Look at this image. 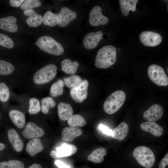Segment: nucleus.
<instances>
[{
    "instance_id": "nucleus-33",
    "label": "nucleus",
    "mask_w": 168,
    "mask_h": 168,
    "mask_svg": "<svg viewBox=\"0 0 168 168\" xmlns=\"http://www.w3.org/2000/svg\"><path fill=\"white\" fill-rule=\"evenodd\" d=\"M28 112L31 114H36L40 110L41 107L39 100L35 98H31L29 100Z\"/></svg>"
},
{
    "instance_id": "nucleus-42",
    "label": "nucleus",
    "mask_w": 168,
    "mask_h": 168,
    "mask_svg": "<svg viewBox=\"0 0 168 168\" xmlns=\"http://www.w3.org/2000/svg\"><path fill=\"white\" fill-rule=\"evenodd\" d=\"M28 168H42V167L39 164H34Z\"/></svg>"
},
{
    "instance_id": "nucleus-32",
    "label": "nucleus",
    "mask_w": 168,
    "mask_h": 168,
    "mask_svg": "<svg viewBox=\"0 0 168 168\" xmlns=\"http://www.w3.org/2000/svg\"><path fill=\"white\" fill-rule=\"evenodd\" d=\"M14 70V66L7 61L0 60V75H7L12 73Z\"/></svg>"
},
{
    "instance_id": "nucleus-29",
    "label": "nucleus",
    "mask_w": 168,
    "mask_h": 168,
    "mask_svg": "<svg viewBox=\"0 0 168 168\" xmlns=\"http://www.w3.org/2000/svg\"><path fill=\"white\" fill-rule=\"evenodd\" d=\"M64 86V82L61 79H59L56 82L54 83L50 88L51 96L54 97L62 95L63 92V88Z\"/></svg>"
},
{
    "instance_id": "nucleus-5",
    "label": "nucleus",
    "mask_w": 168,
    "mask_h": 168,
    "mask_svg": "<svg viewBox=\"0 0 168 168\" xmlns=\"http://www.w3.org/2000/svg\"><path fill=\"white\" fill-rule=\"evenodd\" d=\"M57 67L53 64H48L40 68L34 74L33 81L38 85L49 82L53 80L57 73Z\"/></svg>"
},
{
    "instance_id": "nucleus-23",
    "label": "nucleus",
    "mask_w": 168,
    "mask_h": 168,
    "mask_svg": "<svg viewBox=\"0 0 168 168\" xmlns=\"http://www.w3.org/2000/svg\"><path fill=\"white\" fill-rule=\"evenodd\" d=\"M73 110L71 105L68 103L60 102L58 105V114L59 119L66 121L72 115Z\"/></svg>"
},
{
    "instance_id": "nucleus-17",
    "label": "nucleus",
    "mask_w": 168,
    "mask_h": 168,
    "mask_svg": "<svg viewBox=\"0 0 168 168\" xmlns=\"http://www.w3.org/2000/svg\"><path fill=\"white\" fill-rule=\"evenodd\" d=\"M16 18L13 16L0 18V29L10 32L15 33L18 29L16 23Z\"/></svg>"
},
{
    "instance_id": "nucleus-37",
    "label": "nucleus",
    "mask_w": 168,
    "mask_h": 168,
    "mask_svg": "<svg viewBox=\"0 0 168 168\" xmlns=\"http://www.w3.org/2000/svg\"><path fill=\"white\" fill-rule=\"evenodd\" d=\"M40 1L37 0H26L22 4L21 8L22 10H26L37 7L41 5Z\"/></svg>"
},
{
    "instance_id": "nucleus-25",
    "label": "nucleus",
    "mask_w": 168,
    "mask_h": 168,
    "mask_svg": "<svg viewBox=\"0 0 168 168\" xmlns=\"http://www.w3.org/2000/svg\"><path fill=\"white\" fill-rule=\"evenodd\" d=\"M62 70L65 73L68 74H75L79 67L77 61L72 62L68 59H65L61 62Z\"/></svg>"
},
{
    "instance_id": "nucleus-39",
    "label": "nucleus",
    "mask_w": 168,
    "mask_h": 168,
    "mask_svg": "<svg viewBox=\"0 0 168 168\" xmlns=\"http://www.w3.org/2000/svg\"><path fill=\"white\" fill-rule=\"evenodd\" d=\"M168 165V153L165 155L160 161L159 167V168H165L166 166Z\"/></svg>"
},
{
    "instance_id": "nucleus-4",
    "label": "nucleus",
    "mask_w": 168,
    "mask_h": 168,
    "mask_svg": "<svg viewBox=\"0 0 168 168\" xmlns=\"http://www.w3.org/2000/svg\"><path fill=\"white\" fill-rule=\"evenodd\" d=\"M133 155L137 162L145 168H151L154 164V154L151 149L147 147H136L134 149Z\"/></svg>"
},
{
    "instance_id": "nucleus-7",
    "label": "nucleus",
    "mask_w": 168,
    "mask_h": 168,
    "mask_svg": "<svg viewBox=\"0 0 168 168\" xmlns=\"http://www.w3.org/2000/svg\"><path fill=\"white\" fill-rule=\"evenodd\" d=\"M88 81L84 79L78 86L72 88L70 93L72 99L75 102L81 103L86 100L87 97Z\"/></svg>"
},
{
    "instance_id": "nucleus-16",
    "label": "nucleus",
    "mask_w": 168,
    "mask_h": 168,
    "mask_svg": "<svg viewBox=\"0 0 168 168\" xmlns=\"http://www.w3.org/2000/svg\"><path fill=\"white\" fill-rule=\"evenodd\" d=\"M141 128L143 131L149 132L156 137H159L163 133V129L154 121H147L141 123Z\"/></svg>"
},
{
    "instance_id": "nucleus-21",
    "label": "nucleus",
    "mask_w": 168,
    "mask_h": 168,
    "mask_svg": "<svg viewBox=\"0 0 168 168\" xmlns=\"http://www.w3.org/2000/svg\"><path fill=\"white\" fill-rule=\"evenodd\" d=\"M9 117L12 122L18 128H22L26 124V117L21 112L16 110H10Z\"/></svg>"
},
{
    "instance_id": "nucleus-14",
    "label": "nucleus",
    "mask_w": 168,
    "mask_h": 168,
    "mask_svg": "<svg viewBox=\"0 0 168 168\" xmlns=\"http://www.w3.org/2000/svg\"><path fill=\"white\" fill-rule=\"evenodd\" d=\"M59 16L58 25L63 27L67 26L77 16V14L66 7H63L58 14Z\"/></svg>"
},
{
    "instance_id": "nucleus-2",
    "label": "nucleus",
    "mask_w": 168,
    "mask_h": 168,
    "mask_svg": "<svg viewBox=\"0 0 168 168\" xmlns=\"http://www.w3.org/2000/svg\"><path fill=\"white\" fill-rule=\"evenodd\" d=\"M35 44L42 50L54 55H60L64 52L62 45L50 36H41L37 40Z\"/></svg>"
},
{
    "instance_id": "nucleus-43",
    "label": "nucleus",
    "mask_w": 168,
    "mask_h": 168,
    "mask_svg": "<svg viewBox=\"0 0 168 168\" xmlns=\"http://www.w3.org/2000/svg\"><path fill=\"white\" fill-rule=\"evenodd\" d=\"M5 147V145L3 143H0V151L3 150Z\"/></svg>"
},
{
    "instance_id": "nucleus-36",
    "label": "nucleus",
    "mask_w": 168,
    "mask_h": 168,
    "mask_svg": "<svg viewBox=\"0 0 168 168\" xmlns=\"http://www.w3.org/2000/svg\"><path fill=\"white\" fill-rule=\"evenodd\" d=\"M0 45L8 49H12L14 46V43L8 36L0 33Z\"/></svg>"
},
{
    "instance_id": "nucleus-40",
    "label": "nucleus",
    "mask_w": 168,
    "mask_h": 168,
    "mask_svg": "<svg viewBox=\"0 0 168 168\" xmlns=\"http://www.w3.org/2000/svg\"><path fill=\"white\" fill-rule=\"evenodd\" d=\"M25 1V0H10L9 2L10 5L12 6L18 7Z\"/></svg>"
},
{
    "instance_id": "nucleus-19",
    "label": "nucleus",
    "mask_w": 168,
    "mask_h": 168,
    "mask_svg": "<svg viewBox=\"0 0 168 168\" xmlns=\"http://www.w3.org/2000/svg\"><path fill=\"white\" fill-rule=\"evenodd\" d=\"M23 13L25 15L29 16L26 20V23L29 26L35 27L41 24L43 21L42 16L37 13L33 9L25 10Z\"/></svg>"
},
{
    "instance_id": "nucleus-18",
    "label": "nucleus",
    "mask_w": 168,
    "mask_h": 168,
    "mask_svg": "<svg viewBox=\"0 0 168 168\" xmlns=\"http://www.w3.org/2000/svg\"><path fill=\"white\" fill-rule=\"evenodd\" d=\"M82 131L81 129L74 127H66L62 132V139L67 142L72 141L74 139L82 135Z\"/></svg>"
},
{
    "instance_id": "nucleus-13",
    "label": "nucleus",
    "mask_w": 168,
    "mask_h": 168,
    "mask_svg": "<svg viewBox=\"0 0 168 168\" xmlns=\"http://www.w3.org/2000/svg\"><path fill=\"white\" fill-rule=\"evenodd\" d=\"M103 35V33L100 31L88 33L83 40V44L84 47L87 49L95 48L101 40Z\"/></svg>"
},
{
    "instance_id": "nucleus-34",
    "label": "nucleus",
    "mask_w": 168,
    "mask_h": 168,
    "mask_svg": "<svg viewBox=\"0 0 168 168\" xmlns=\"http://www.w3.org/2000/svg\"><path fill=\"white\" fill-rule=\"evenodd\" d=\"M0 168H24V166L20 161L12 160L0 162Z\"/></svg>"
},
{
    "instance_id": "nucleus-6",
    "label": "nucleus",
    "mask_w": 168,
    "mask_h": 168,
    "mask_svg": "<svg viewBox=\"0 0 168 168\" xmlns=\"http://www.w3.org/2000/svg\"><path fill=\"white\" fill-rule=\"evenodd\" d=\"M148 74L151 80L156 85L165 86L168 85V77L164 69L158 65H150L148 69Z\"/></svg>"
},
{
    "instance_id": "nucleus-1",
    "label": "nucleus",
    "mask_w": 168,
    "mask_h": 168,
    "mask_svg": "<svg viewBox=\"0 0 168 168\" xmlns=\"http://www.w3.org/2000/svg\"><path fill=\"white\" fill-rule=\"evenodd\" d=\"M117 50L113 46H105L98 51L95 59V66L98 68H107L116 62Z\"/></svg>"
},
{
    "instance_id": "nucleus-3",
    "label": "nucleus",
    "mask_w": 168,
    "mask_h": 168,
    "mask_svg": "<svg viewBox=\"0 0 168 168\" xmlns=\"http://www.w3.org/2000/svg\"><path fill=\"white\" fill-rule=\"evenodd\" d=\"M126 95L124 91H116L112 93L105 101L103 109L105 112L109 114L117 112L124 104Z\"/></svg>"
},
{
    "instance_id": "nucleus-31",
    "label": "nucleus",
    "mask_w": 168,
    "mask_h": 168,
    "mask_svg": "<svg viewBox=\"0 0 168 168\" xmlns=\"http://www.w3.org/2000/svg\"><path fill=\"white\" fill-rule=\"evenodd\" d=\"M63 80L66 86L71 89L79 85L82 80L79 76L76 75H73L69 77L64 78Z\"/></svg>"
},
{
    "instance_id": "nucleus-41",
    "label": "nucleus",
    "mask_w": 168,
    "mask_h": 168,
    "mask_svg": "<svg viewBox=\"0 0 168 168\" xmlns=\"http://www.w3.org/2000/svg\"><path fill=\"white\" fill-rule=\"evenodd\" d=\"M55 163L59 168H70L69 166L59 160H56Z\"/></svg>"
},
{
    "instance_id": "nucleus-44",
    "label": "nucleus",
    "mask_w": 168,
    "mask_h": 168,
    "mask_svg": "<svg viewBox=\"0 0 168 168\" xmlns=\"http://www.w3.org/2000/svg\"><path fill=\"white\" fill-rule=\"evenodd\" d=\"M0 116H1V114H0Z\"/></svg>"
},
{
    "instance_id": "nucleus-38",
    "label": "nucleus",
    "mask_w": 168,
    "mask_h": 168,
    "mask_svg": "<svg viewBox=\"0 0 168 168\" xmlns=\"http://www.w3.org/2000/svg\"><path fill=\"white\" fill-rule=\"evenodd\" d=\"M99 128L103 133L111 136L112 130L109 129L107 126L100 124L99 125Z\"/></svg>"
},
{
    "instance_id": "nucleus-12",
    "label": "nucleus",
    "mask_w": 168,
    "mask_h": 168,
    "mask_svg": "<svg viewBox=\"0 0 168 168\" xmlns=\"http://www.w3.org/2000/svg\"><path fill=\"white\" fill-rule=\"evenodd\" d=\"M163 112V108L161 105L153 104L144 112L143 117L145 120L148 121H156L162 117Z\"/></svg>"
},
{
    "instance_id": "nucleus-15",
    "label": "nucleus",
    "mask_w": 168,
    "mask_h": 168,
    "mask_svg": "<svg viewBox=\"0 0 168 168\" xmlns=\"http://www.w3.org/2000/svg\"><path fill=\"white\" fill-rule=\"evenodd\" d=\"M7 135L8 140L15 151L18 152L22 151L24 147V142L15 129H9Z\"/></svg>"
},
{
    "instance_id": "nucleus-22",
    "label": "nucleus",
    "mask_w": 168,
    "mask_h": 168,
    "mask_svg": "<svg viewBox=\"0 0 168 168\" xmlns=\"http://www.w3.org/2000/svg\"><path fill=\"white\" fill-rule=\"evenodd\" d=\"M44 148L40 139L39 138H35L31 139L28 141L26 150L31 156H33L42 151Z\"/></svg>"
},
{
    "instance_id": "nucleus-27",
    "label": "nucleus",
    "mask_w": 168,
    "mask_h": 168,
    "mask_svg": "<svg viewBox=\"0 0 168 168\" xmlns=\"http://www.w3.org/2000/svg\"><path fill=\"white\" fill-rule=\"evenodd\" d=\"M59 19L58 14H55L50 11H48L43 17L42 22L45 25L53 27L58 24Z\"/></svg>"
},
{
    "instance_id": "nucleus-28",
    "label": "nucleus",
    "mask_w": 168,
    "mask_h": 168,
    "mask_svg": "<svg viewBox=\"0 0 168 168\" xmlns=\"http://www.w3.org/2000/svg\"><path fill=\"white\" fill-rule=\"evenodd\" d=\"M67 123L70 127L77 128L83 127L86 124L83 117L77 114L72 115L68 120Z\"/></svg>"
},
{
    "instance_id": "nucleus-30",
    "label": "nucleus",
    "mask_w": 168,
    "mask_h": 168,
    "mask_svg": "<svg viewBox=\"0 0 168 168\" xmlns=\"http://www.w3.org/2000/svg\"><path fill=\"white\" fill-rule=\"evenodd\" d=\"M41 110L42 112L45 114L49 113L50 108H54L56 105V102L52 98L48 97L44 98L41 101Z\"/></svg>"
},
{
    "instance_id": "nucleus-24",
    "label": "nucleus",
    "mask_w": 168,
    "mask_h": 168,
    "mask_svg": "<svg viewBox=\"0 0 168 168\" xmlns=\"http://www.w3.org/2000/svg\"><path fill=\"white\" fill-rule=\"evenodd\" d=\"M107 151L104 147L97 148L93 151L87 157L88 160L95 163H100L104 160Z\"/></svg>"
},
{
    "instance_id": "nucleus-35",
    "label": "nucleus",
    "mask_w": 168,
    "mask_h": 168,
    "mask_svg": "<svg viewBox=\"0 0 168 168\" xmlns=\"http://www.w3.org/2000/svg\"><path fill=\"white\" fill-rule=\"evenodd\" d=\"M9 90L7 86L4 82L0 83V100L6 102L10 96Z\"/></svg>"
},
{
    "instance_id": "nucleus-26",
    "label": "nucleus",
    "mask_w": 168,
    "mask_h": 168,
    "mask_svg": "<svg viewBox=\"0 0 168 168\" xmlns=\"http://www.w3.org/2000/svg\"><path fill=\"white\" fill-rule=\"evenodd\" d=\"M121 11L125 16H127L130 11L134 12L138 0H120L119 1Z\"/></svg>"
},
{
    "instance_id": "nucleus-8",
    "label": "nucleus",
    "mask_w": 168,
    "mask_h": 168,
    "mask_svg": "<svg viewBox=\"0 0 168 168\" xmlns=\"http://www.w3.org/2000/svg\"><path fill=\"white\" fill-rule=\"evenodd\" d=\"M139 39L144 45L152 47L161 44L162 38L158 33L152 31H144L141 33Z\"/></svg>"
},
{
    "instance_id": "nucleus-9",
    "label": "nucleus",
    "mask_w": 168,
    "mask_h": 168,
    "mask_svg": "<svg viewBox=\"0 0 168 168\" xmlns=\"http://www.w3.org/2000/svg\"><path fill=\"white\" fill-rule=\"evenodd\" d=\"M77 151V148L75 145L63 142L56 147V151H52L50 155L54 158L64 157L72 155Z\"/></svg>"
},
{
    "instance_id": "nucleus-20",
    "label": "nucleus",
    "mask_w": 168,
    "mask_h": 168,
    "mask_svg": "<svg viewBox=\"0 0 168 168\" xmlns=\"http://www.w3.org/2000/svg\"><path fill=\"white\" fill-rule=\"evenodd\" d=\"M129 130L128 124L125 122H121L112 130L111 136L118 141H122L127 137Z\"/></svg>"
},
{
    "instance_id": "nucleus-11",
    "label": "nucleus",
    "mask_w": 168,
    "mask_h": 168,
    "mask_svg": "<svg viewBox=\"0 0 168 168\" xmlns=\"http://www.w3.org/2000/svg\"><path fill=\"white\" fill-rule=\"evenodd\" d=\"M22 133L25 138L32 139L42 137L44 134V131L35 123L29 122L26 124Z\"/></svg>"
},
{
    "instance_id": "nucleus-10",
    "label": "nucleus",
    "mask_w": 168,
    "mask_h": 168,
    "mask_svg": "<svg viewBox=\"0 0 168 168\" xmlns=\"http://www.w3.org/2000/svg\"><path fill=\"white\" fill-rule=\"evenodd\" d=\"M109 21L108 18L102 13L100 7H94L90 11L89 15V21L92 26H97L100 25H105Z\"/></svg>"
}]
</instances>
